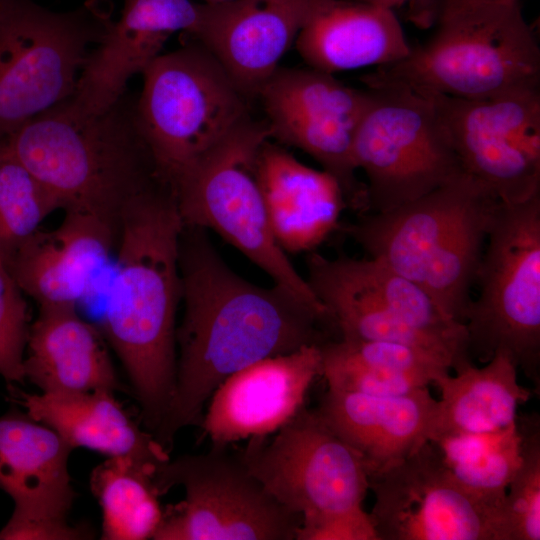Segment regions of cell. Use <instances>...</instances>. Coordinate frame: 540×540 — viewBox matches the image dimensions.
I'll list each match as a JSON object with an SVG mask.
<instances>
[{
  "label": "cell",
  "mask_w": 540,
  "mask_h": 540,
  "mask_svg": "<svg viewBox=\"0 0 540 540\" xmlns=\"http://www.w3.org/2000/svg\"><path fill=\"white\" fill-rule=\"evenodd\" d=\"M517 367L496 353L483 367L470 363L434 384L441 392L430 441L442 436L489 433L516 421L517 407L531 397L518 382Z\"/></svg>",
  "instance_id": "28"
},
{
  "label": "cell",
  "mask_w": 540,
  "mask_h": 540,
  "mask_svg": "<svg viewBox=\"0 0 540 540\" xmlns=\"http://www.w3.org/2000/svg\"><path fill=\"white\" fill-rule=\"evenodd\" d=\"M318 0L202 2L193 36L247 98L257 97Z\"/></svg>",
  "instance_id": "19"
},
{
  "label": "cell",
  "mask_w": 540,
  "mask_h": 540,
  "mask_svg": "<svg viewBox=\"0 0 540 540\" xmlns=\"http://www.w3.org/2000/svg\"><path fill=\"white\" fill-rule=\"evenodd\" d=\"M136 126L171 190L196 160L248 116L247 98L199 42L158 56L142 73Z\"/></svg>",
  "instance_id": "8"
},
{
  "label": "cell",
  "mask_w": 540,
  "mask_h": 540,
  "mask_svg": "<svg viewBox=\"0 0 540 540\" xmlns=\"http://www.w3.org/2000/svg\"><path fill=\"white\" fill-rule=\"evenodd\" d=\"M201 14L202 2L194 0H124L120 17L105 21L88 53L72 103L88 113L115 106L129 80L162 54L171 35L196 32Z\"/></svg>",
  "instance_id": "18"
},
{
  "label": "cell",
  "mask_w": 540,
  "mask_h": 540,
  "mask_svg": "<svg viewBox=\"0 0 540 540\" xmlns=\"http://www.w3.org/2000/svg\"><path fill=\"white\" fill-rule=\"evenodd\" d=\"M368 89L353 144L367 178V213L414 201L465 172L431 95L394 84Z\"/></svg>",
  "instance_id": "9"
},
{
  "label": "cell",
  "mask_w": 540,
  "mask_h": 540,
  "mask_svg": "<svg viewBox=\"0 0 540 540\" xmlns=\"http://www.w3.org/2000/svg\"><path fill=\"white\" fill-rule=\"evenodd\" d=\"M204 3H217V2H225V1H231V0H201Z\"/></svg>",
  "instance_id": "37"
},
{
  "label": "cell",
  "mask_w": 540,
  "mask_h": 540,
  "mask_svg": "<svg viewBox=\"0 0 540 540\" xmlns=\"http://www.w3.org/2000/svg\"><path fill=\"white\" fill-rule=\"evenodd\" d=\"M59 209L47 189L0 143V260L8 266L43 220Z\"/></svg>",
  "instance_id": "31"
},
{
  "label": "cell",
  "mask_w": 540,
  "mask_h": 540,
  "mask_svg": "<svg viewBox=\"0 0 540 540\" xmlns=\"http://www.w3.org/2000/svg\"><path fill=\"white\" fill-rule=\"evenodd\" d=\"M157 484L162 495L181 485L185 497L163 510L154 540H295L302 522L227 447L170 459Z\"/></svg>",
  "instance_id": "11"
},
{
  "label": "cell",
  "mask_w": 540,
  "mask_h": 540,
  "mask_svg": "<svg viewBox=\"0 0 540 540\" xmlns=\"http://www.w3.org/2000/svg\"><path fill=\"white\" fill-rule=\"evenodd\" d=\"M368 482L379 540H511L505 505L464 487L431 441Z\"/></svg>",
  "instance_id": "13"
},
{
  "label": "cell",
  "mask_w": 540,
  "mask_h": 540,
  "mask_svg": "<svg viewBox=\"0 0 540 540\" xmlns=\"http://www.w3.org/2000/svg\"><path fill=\"white\" fill-rule=\"evenodd\" d=\"M271 139L265 121L249 115L196 160L175 182L184 226L212 230L252 263L306 302L325 308L279 246L258 176V158Z\"/></svg>",
  "instance_id": "6"
},
{
  "label": "cell",
  "mask_w": 540,
  "mask_h": 540,
  "mask_svg": "<svg viewBox=\"0 0 540 540\" xmlns=\"http://www.w3.org/2000/svg\"><path fill=\"white\" fill-rule=\"evenodd\" d=\"M520 0H441L439 19L469 16L505 9Z\"/></svg>",
  "instance_id": "35"
},
{
  "label": "cell",
  "mask_w": 540,
  "mask_h": 540,
  "mask_svg": "<svg viewBox=\"0 0 540 540\" xmlns=\"http://www.w3.org/2000/svg\"><path fill=\"white\" fill-rule=\"evenodd\" d=\"M306 280L332 318L339 338L410 346L455 371L473 363L466 345L419 330L398 317L361 278L352 257L332 259L311 252Z\"/></svg>",
  "instance_id": "22"
},
{
  "label": "cell",
  "mask_w": 540,
  "mask_h": 540,
  "mask_svg": "<svg viewBox=\"0 0 540 540\" xmlns=\"http://www.w3.org/2000/svg\"><path fill=\"white\" fill-rule=\"evenodd\" d=\"M321 351L306 345L258 360L228 376L212 393L200 421L213 446L275 433L304 407L321 376Z\"/></svg>",
  "instance_id": "17"
},
{
  "label": "cell",
  "mask_w": 540,
  "mask_h": 540,
  "mask_svg": "<svg viewBox=\"0 0 540 540\" xmlns=\"http://www.w3.org/2000/svg\"><path fill=\"white\" fill-rule=\"evenodd\" d=\"M121 101L107 111L88 113L69 98L2 142L59 208L98 215L118 230L128 203L162 182L137 129L134 110L124 111Z\"/></svg>",
  "instance_id": "3"
},
{
  "label": "cell",
  "mask_w": 540,
  "mask_h": 540,
  "mask_svg": "<svg viewBox=\"0 0 540 540\" xmlns=\"http://www.w3.org/2000/svg\"><path fill=\"white\" fill-rule=\"evenodd\" d=\"M236 453L265 489L302 519L363 508L369 490L365 464L316 409L302 407L269 441L250 438Z\"/></svg>",
  "instance_id": "12"
},
{
  "label": "cell",
  "mask_w": 540,
  "mask_h": 540,
  "mask_svg": "<svg viewBox=\"0 0 540 540\" xmlns=\"http://www.w3.org/2000/svg\"><path fill=\"white\" fill-rule=\"evenodd\" d=\"M8 393L26 415L54 430L72 449L132 456L158 466L170 461L169 451L140 428L113 391L30 394L9 384Z\"/></svg>",
  "instance_id": "25"
},
{
  "label": "cell",
  "mask_w": 540,
  "mask_h": 540,
  "mask_svg": "<svg viewBox=\"0 0 540 540\" xmlns=\"http://www.w3.org/2000/svg\"><path fill=\"white\" fill-rule=\"evenodd\" d=\"M521 460L510 481L505 506L511 540L540 539V421L538 415L516 417Z\"/></svg>",
  "instance_id": "32"
},
{
  "label": "cell",
  "mask_w": 540,
  "mask_h": 540,
  "mask_svg": "<svg viewBox=\"0 0 540 540\" xmlns=\"http://www.w3.org/2000/svg\"><path fill=\"white\" fill-rule=\"evenodd\" d=\"M329 389L395 396L428 387L451 368L419 349L382 341L333 339L320 345Z\"/></svg>",
  "instance_id": "27"
},
{
  "label": "cell",
  "mask_w": 540,
  "mask_h": 540,
  "mask_svg": "<svg viewBox=\"0 0 540 540\" xmlns=\"http://www.w3.org/2000/svg\"><path fill=\"white\" fill-rule=\"evenodd\" d=\"M183 228L174 193L163 183L128 203L103 316V334L125 368L152 434L167 413L176 381Z\"/></svg>",
  "instance_id": "2"
},
{
  "label": "cell",
  "mask_w": 540,
  "mask_h": 540,
  "mask_svg": "<svg viewBox=\"0 0 540 540\" xmlns=\"http://www.w3.org/2000/svg\"><path fill=\"white\" fill-rule=\"evenodd\" d=\"M23 291L0 260V375L8 384L24 382L28 308Z\"/></svg>",
  "instance_id": "33"
},
{
  "label": "cell",
  "mask_w": 540,
  "mask_h": 540,
  "mask_svg": "<svg viewBox=\"0 0 540 540\" xmlns=\"http://www.w3.org/2000/svg\"><path fill=\"white\" fill-rule=\"evenodd\" d=\"M163 467L116 456L93 469L90 488L102 511V539H153L163 516L157 484Z\"/></svg>",
  "instance_id": "29"
},
{
  "label": "cell",
  "mask_w": 540,
  "mask_h": 540,
  "mask_svg": "<svg viewBox=\"0 0 540 540\" xmlns=\"http://www.w3.org/2000/svg\"><path fill=\"white\" fill-rule=\"evenodd\" d=\"M257 97L270 138L311 156L339 182L347 207L367 213L366 185L356 177L353 144L369 89H355L310 67H278Z\"/></svg>",
  "instance_id": "14"
},
{
  "label": "cell",
  "mask_w": 540,
  "mask_h": 540,
  "mask_svg": "<svg viewBox=\"0 0 540 540\" xmlns=\"http://www.w3.org/2000/svg\"><path fill=\"white\" fill-rule=\"evenodd\" d=\"M429 95L466 173L507 204L540 193L539 89L478 100Z\"/></svg>",
  "instance_id": "15"
},
{
  "label": "cell",
  "mask_w": 540,
  "mask_h": 540,
  "mask_svg": "<svg viewBox=\"0 0 540 540\" xmlns=\"http://www.w3.org/2000/svg\"><path fill=\"white\" fill-rule=\"evenodd\" d=\"M26 347L25 378L42 393L122 389L103 332L80 317L76 307L39 306Z\"/></svg>",
  "instance_id": "26"
},
{
  "label": "cell",
  "mask_w": 540,
  "mask_h": 540,
  "mask_svg": "<svg viewBox=\"0 0 540 540\" xmlns=\"http://www.w3.org/2000/svg\"><path fill=\"white\" fill-rule=\"evenodd\" d=\"M499 202L485 184L464 172L414 201L361 214L343 230L368 257L419 285L447 316L460 320Z\"/></svg>",
  "instance_id": "4"
},
{
  "label": "cell",
  "mask_w": 540,
  "mask_h": 540,
  "mask_svg": "<svg viewBox=\"0 0 540 540\" xmlns=\"http://www.w3.org/2000/svg\"><path fill=\"white\" fill-rule=\"evenodd\" d=\"M359 1L393 9L394 7L400 6L410 0H359Z\"/></svg>",
  "instance_id": "36"
},
{
  "label": "cell",
  "mask_w": 540,
  "mask_h": 540,
  "mask_svg": "<svg viewBox=\"0 0 540 540\" xmlns=\"http://www.w3.org/2000/svg\"><path fill=\"white\" fill-rule=\"evenodd\" d=\"M316 410L360 455L369 476L395 465L430 441L438 400L428 387L395 396L328 388Z\"/></svg>",
  "instance_id": "21"
},
{
  "label": "cell",
  "mask_w": 540,
  "mask_h": 540,
  "mask_svg": "<svg viewBox=\"0 0 540 540\" xmlns=\"http://www.w3.org/2000/svg\"><path fill=\"white\" fill-rule=\"evenodd\" d=\"M295 540H379L370 514L363 508L302 519Z\"/></svg>",
  "instance_id": "34"
},
{
  "label": "cell",
  "mask_w": 540,
  "mask_h": 540,
  "mask_svg": "<svg viewBox=\"0 0 540 540\" xmlns=\"http://www.w3.org/2000/svg\"><path fill=\"white\" fill-rule=\"evenodd\" d=\"M475 284L464 320L471 358L486 363L505 353L539 390L540 193L498 203Z\"/></svg>",
  "instance_id": "7"
},
{
  "label": "cell",
  "mask_w": 540,
  "mask_h": 540,
  "mask_svg": "<svg viewBox=\"0 0 540 540\" xmlns=\"http://www.w3.org/2000/svg\"><path fill=\"white\" fill-rule=\"evenodd\" d=\"M363 80L368 88L394 84L470 100L496 98L539 89L540 48L517 4L439 19L428 41Z\"/></svg>",
  "instance_id": "5"
},
{
  "label": "cell",
  "mask_w": 540,
  "mask_h": 540,
  "mask_svg": "<svg viewBox=\"0 0 540 540\" xmlns=\"http://www.w3.org/2000/svg\"><path fill=\"white\" fill-rule=\"evenodd\" d=\"M431 442L464 487L490 502L505 505L508 485L521 460L516 421L494 432L442 436Z\"/></svg>",
  "instance_id": "30"
},
{
  "label": "cell",
  "mask_w": 540,
  "mask_h": 540,
  "mask_svg": "<svg viewBox=\"0 0 540 540\" xmlns=\"http://www.w3.org/2000/svg\"><path fill=\"white\" fill-rule=\"evenodd\" d=\"M118 232L98 215L67 210L56 228L38 229L7 267L39 306L76 307L108 261Z\"/></svg>",
  "instance_id": "20"
},
{
  "label": "cell",
  "mask_w": 540,
  "mask_h": 540,
  "mask_svg": "<svg viewBox=\"0 0 540 540\" xmlns=\"http://www.w3.org/2000/svg\"><path fill=\"white\" fill-rule=\"evenodd\" d=\"M179 266L184 314L176 329V381L154 433L168 451L180 429L200 423L210 396L234 372L338 338L326 309L281 285L258 286L234 272L205 229L184 226Z\"/></svg>",
  "instance_id": "1"
},
{
  "label": "cell",
  "mask_w": 540,
  "mask_h": 540,
  "mask_svg": "<svg viewBox=\"0 0 540 540\" xmlns=\"http://www.w3.org/2000/svg\"><path fill=\"white\" fill-rule=\"evenodd\" d=\"M258 176L269 223L286 253L311 252L336 229L347 208L339 182L267 140L258 158Z\"/></svg>",
  "instance_id": "23"
},
{
  "label": "cell",
  "mask_w": 540,
  "mask_h": 540,
  "mask_svg": "<svg viewBox=\"0 0 540 540\" xmlns=\"http://www.w3.org/2000/svg\"><path fill=\"white\" fill-rule=\"evenodd\" d=\"M295 44L308 67L328 74L386 66L411 51L393 9L359 0H318Z\"/></svg>",
  "instance_id": "24"
},
{
  "label": "cell",
  "mask_w": 540,
  "mask_h": 540,
  "mask_svg": "<svg viewBox=\"0 0 540 540\" xmlns=\"http://www.w3.org/2000/svg\"><path fill=\"white\" fill-rule=\"evenodd\" d=\"M72 448L28 415L0 416V488L14 501L0 540H71L90 535L68 524L75 498L68 470Z\"/></svg>",
  "instance_id": "16"
},
{
  "label": "cell",
  "mask_w": 540,
  "mask_h": 540,
  "mask_svg": "<svg viewBox=\"0 0 540 540\" xmlns=\"http://www.w3.org/2000/svg\"><path fill=\"white\" fill-rule=\"evenodd\" d=\"M105 21L86 9L55 12L0 0V142L72 97Z\"/></svg>",
  "instance_id": "10"
}]
</instances>
